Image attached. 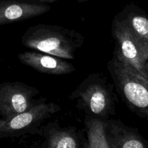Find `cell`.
<instances>
[{
	"mask_svg": "<svg viewBox=\"0 0 148 148\" xmlns=\"http://www.w3.org/2000/svg\"><path fill=\"white\" fill-rule=\"evenodd\" d=\"M84 41V36L76 30L46 24L28 27L21 37L22 44L27 49L67 60L75 58Z\"/></svg>",
	"mask_w": 148,
	"mask_h": 148,
	"instance_id": "6da1fadb",
	"label": "cell"
},
{
	"mask_svg": "<svg viewBox=\"0 0 148 148\" xmlns=\"http://www.w3.org/2000/svg\"><path fill=\"white\" fill-rule=\"evenodd\" d=\"M115 86L101 73L90 74L70 94L69 99L86 116L107 120L115 114L118 103Z\"/></svg>",
	"mask_w": 148,
	"mask_h": 148,
	"instance_id": "7a4b0ae2",
	"label": "cell"
},
{
	"mask_svg": "<svg viewBox=\"0 0 148 148\" xmlns=\"http://www.w3.org/2000/svg\"><path fill=\"white\" fill-rule=\"evenodd\" d=\"M107 70L115 90L131 111L148 121V79L113 57Z\"/></svg>",
	"mask_w": 148,
	"mask_h": 148,
	"instance_id": "3957f363",
	"label": "cell"
},
{
	"mask_svg": "<svg viewBox=\"0 0 148 148\" xmlns=\"http://www.w3.org/2000/svg\"><path fill=\"white\" fill-rule=\"evenodd\" d=\"M60 110L59 106L47 102L45 98H40L28 111L0 119V140L28 134L40 135L42 124Z\"/></svg>",
	"mask_w": 148,
	"mask_h": 148,
	"instance_id": "277c9868",
	"label": "cell"
},
{
	"mask_svg": "<svg viewBox=\"0 0 148 148\" xmlns=\"http://www.w3.org/2000/svg\"><path fill=\"white\" fill-rule=\"evenodd\" d=\"M111 34L115 42L113 57L148 79V57L126 26L114 17Z\"/></svg>",
	"mask_w": 148,
	"mask_h": 148,
	"instance_id": "5b68a950",
	"label": "cell"
},
{
	"mask_svg": "<svg viewBox=\"0 0 148 148\" xmlns=\"http://www.w3.org/2000/svg\"><path fill=\"white\" fill-rule=\"evenodd\" d=\"M40 91L20 82L0 83V116L9 118L25 112L38 102Z\"/></svg>",
	"mask_w": 148,
	"mask_h": 148,
	"instance_id": "8992f818",
	"label": "cell"
},
{
	"mask_svg": "<svg viewBox=\"0 0 148 148\" xmlns=\"http://www.w3.org/2000/svg\"><path fill=\"white\" fill-rule=\"evenodd\" d=\"M41 148H83L85 135L73 127H61L57 121L41 127Z\"/></svg>",
	"mask_w": 148,
	"mask_h": 148,
	"instance_id": "52a82bcc",
	"label": "cell"
},
{
	"mask_svg": "<svg viewBox=\"0 0 148 148\" xmlns=\"http://www.w3.org/2000/svg\"><path fill=\"white\" fill-rule=\"evenodd\" d=\"M20 63L41 73L65 75L75 72L73 65L67 59L35 51H28L17 55Z\"/></svg>",
	"mask_w": 148,
	"mask_h": 148,
	"instance_id": "ba28073f",
	"label": "cell"
},
{
	"mask_svg": "<svg viewBox=\"0 0 148 148\" xmlns=\"http://www.w3.org/2000/svg\"><path fill=\"white\" fill-rule=\"evenodd\" d=\"M50 10L48 4L26 0H0V25L38 17Z\"/></svg>",
	"mask_w": 148,
	"mask_h": 148,
	"instance_id": "9c48e42d",
	"label": "cell"
},
{
	"mask_svg": "<svg viewBox=\"0 0 148 148\" xmlns=\"http://www.w3.org/2000/svg\"><path fill=\"white\" fill-rule=\"evenodd\" d=\"M104 131L109 148H148V143L137 129L119 119L105 120Z\"/></svg>",
	"mask_w": 148,
	"mask_h": 148,
	"instance_id": "30bf717a",
	"label": "cell"
},
{
	"mask_svg": "<svg viewBox=\"0 0 148 148\" xmlns=\"http://www.w3.org/2000/svg\"><path fill=\"white\" fill-rule=\"evenodd\" d=\"M115 17L126 26L148 57V16L136 4H129Z\"/></svg>",
	"mask_w": 148,
	"mask_h": 148,
	"instance_id": "8fae6325",
	"label": "cell"
},
{
	"mask_svg": "<svg viewBox=\"0 0 148 148\" xmlns=\"http://www.w3.org/2000/svg\"><path fill=\"white\" fill-rule=\"evenodd\" d=\"M105 120L86 116L83 148H109L104 131Z\"/></svg>",
	"mask_w": 148,
	"mask_h": 148,
	"instance_id": "7c38bea8",
	"label": "cell"
},
{
	"mask_svg": "<svg viewBox=\"0 0 148 148\" xmlns=\"http://www.w3.org/2000/svg\"><path fill=\"white\" fill-rule=\"evenodd\" d=\"M30 1H35V2L43 3V4H49V3H54L56 1H59V0H28Z\"/></svg>",
	"mask_w": 148,
	"mask_h": 148,
	"instance_id": "4fadbf2b",
	"label": "cell"
},
{
	"mask_svg": "<svg viewBox=\"0 0 148 148\" xmlns=\"http://www.w3.org/2000/svg\"><path fill=\"white\" fill-rule=\"evenodd\" d=\"M89 1H91V0H77V1H78V3H84Z\"/></svg>",
	"mask_w": 148,
	"mask_h": 148,
	"instance_id": "5bb4252c",
	"label": "cell"
}]
</instances>
